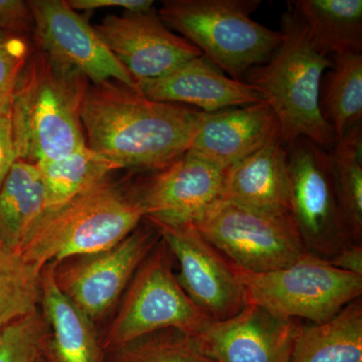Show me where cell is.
<instances>
[{"instance_id": "1", "label": "cell", "mask_w": 362, "mask_h": 362, "mask_svg": "<svg viewBox=\"0 0 362 362\" xmlns=\"http://www.w3.org/2000/svg\"><path fill=\"white\" fill-rule=\"evenodd\" d=\"M202 113L107 82L88 87L81 122L88 147L119 169L156 171L189 150Z\"/></svg>"}, {"instance_id": "2", "label": "cell", "mask_w": 362, "mask_h": 362, "mask_svg": "<svg viewBox=\"0 0 362 362\" xmlns=\"http://www.w3.org/2000/svg\"><path fill=\"white\" fill-rule=\"evenodd\" d=\"M88 87L82 74L42 49L28 58L8 115L18 159L40 164L87 145L81 107Z\"/></svg>"}, {"instance_id": "3", "label": "cell", "mask_w": 362, "mask_h": 362, "mask_svg": "<svg viewBox=\"0 0 362 362\" xmlns=\"http://www.w3.org/2000/svg\"><path fill=\"white\" fill-rule=\"evenodd\" d=\"M281 33L278 49L265 64L247 71L245 82L273 111L285 148L304 138L329 151L337 138L324 120L319 98L324 73L333 61L317 49L290 6L281 18Z\"/></svg>"}, {"instance_id": "4", "label": "cell", "mask_w": 362, "mask_h": 362, "mask_svg": "<svg viewBox=\"0 0 362 362\" xmlns=\"http://www.w3.org/2000/svg\"><path fill=\"white\" fill-rule=\"evenodd\" d=\"M143 218L134 190H125L108 177L45 214L20 255L40 269L58 265L116 246Z\"/></svg>"}, {"instance_id": "5", "label": "cell", "mask_w": 362, "mask_h": 362, "mask_svg": "<svg viewBox=\"0 0 362 362\" xmlns=\"http://www.w3.org/2000/svg\"><path fill=\"white\" fill-rule=\"evenodd\" d=\"M259 0H166L157 11L169 30L194 45L228 77L244 81L282 42L281 30L251 18Z\"/></svg>"}, {"instance_id": "6", "label": "cell", "mask_w": 362, "mask_h": 362, "mask_svg": "<svg viewBox=\"0 0 362 362\" xmlns=\"http://www.w3.org/2000/svg\"><path fill=\"white\" fill-rule=\"evenodd\" d=\"M237 270L247 303L284 320L326 322L350 302L361 298L362 277L340 270L329 259L306 252L292 265L251 273Z\"/></svg>"}, {"instance_id": "7", "label": "cell", "mask_w": 362, "mask_h": 362, "mask_svg": "<svg viewBox=\"0 0 362 362\" xmlns=\"http://www.w3.org/2000/svg\"><path fill=\"white\" fill-rule=\"evenodd\" d=\"M127 288L100 339L105 354L161 330L175 329L194 337L213 322L181 288L163 242L143 261Z\"/></svg>"}, {"instance_id": "8", "label": "cell", "mask_w": 362, "mask_h": 362, "mask_svg": "<svg viewBox=\"0 0 362 362\" xmlns=\"http://www.w3.org/2000/svg\"><path fill=\"white\" fill-rule=\"evenodd\" d=\"M192 225L242 271L279 270L292 265L307 252L292 214L272 216L221 199Z\"/></svg>"}, {"instance_id": "9", "label": "cell", "mask_w": 362, "mask_h": 362, "mask_svg": "<svg viewBox=\"0 0 362 362\" xmlns=\"http://www.w3.org/2000/svg\"><path fill=\"white\" fill-rule=\"evenodd\" d=\"M291 214L307 252L323 257L350 244L329 151L308 139L287 147Z\"/></svg>"}, {"instance_id": "10", "label": "cell", "mask_w": 362, "mask_h": 362, "mask_svg": "<svg viewBox=\"0 0 362 362\" xmlns=\"http://www.w3.org/2000/svg\"><path fill=\"white\" fill-rule=\"evenodd\" d=\"M156 243L154 232L137 228L110 249L73 257L59 263L54 272L57 284L95 323L122 296Z\"/></svg>"}, {"instance_id": "11", "label": "cell", "mask_w": 362, "mask_h": 362, "mask_svg": "<svg viewBox=\"0 0 362 362\" xmlns=\"http://www.w3.org/2000/svg\"><path fill=\"white\" fill-rule=\"evenodd\" d=\"M180 265L178 283L213 321L230 318L247 304L237 270L192 223H150Z\"/></svg>"}, {"instance_id": "12", "label": "cell", "mask_w": 362, "mask_h": 362, "mask_svg": "<svg viewBox=\"0 0 362 362\" xmlns=\"http://www.w3.org/2000/svg\"><path fill=\"white\" fill-rule=\"evenodd\" d=\"M28 4L40 49L78 71L94 85L118 82L138 90L135 81L109 51L94 26L66 1L32 0Z\"/></svg>"}, {"instance_id": "13", "label": "cell", "mask_w": 362, "mask_h": 362, "mask_svg": "<svg viewBox=\"0 0 362 362\" xmlns=\"http://www.w3.org/2000/svg\"><path fill=\"white\" fill-rule=\"evenodd\" d=\"M94 28L136 84L164 77L202 56L194 45L169 30L154 9L111 14Z\"/></svg>"}, {"instance_id": "14", "label": "cell", "mask_w": 362, "mask_h": 362, "mask_svg": "<svg viewBox=\"0 0 362 362\" xmlns=\"http://www.w3.org/2000/svg\"><path fill=\"white\" fill-rule=\"evenodd\" d=\"M225 169L187 152L135 189L149 223H192L207 209L223 199Z\"/></svg>"}, {"instance_id": "15", "label": "cell", "mask_w": 362, "mask_h": 362, "mask_svg": "<svg viewBox=\"0 0 362 362\" xmlns=\"http://www.w3.org/2000/svg\"><path fill=\"white\" fill-rule=\"evenodd\" d=\"M300 326L297 320L277 318L247 303L230 318L213 321L192 339L216 362H290Z\"/></svg>"}, {"instance_id": "16", "label": "cell", "mask_w": 362, "mask_h": 362, "mask_svg": "<svg viewBox=\"0 0 362 362\" xmlns=\"http://www.w3.org/2000/svg\"><path fill=\"white\" fill-rule=\"evenodd\" d=\"M277 134V119L265 101L213 113L204 112L188 152L226 170Z\"/></svg>"}, {"instance_id": "17", "label": "cell", "mask_w": 362, "mask_h": 362, "mask_svg": "<svg viewBox=\"0 0 362 362\" xmlns=\"http://www.w3.org/2000/svg\"><path fill=\"white\" fill-rule=\"evenodd\" d=\"M137 87L143 96L153 101L190 105L206 113L264 101L251 85L228 77L202 56Z\"/></svg>"}, {"instance_id": "18", "label": "cell", "mask_w": 362, "mask_h": 362, "mask_svg": "<svg viewBox=\"0 0 362 362\" xmlns=\"http://www.w3.org/2000/svg\"><path fill=\"white\" fill-rule=\"evenodd\" d=\"M225 201L272 216H290L287 149L280 134L226 171Z\"/></svg>"}, {"instance_id": "19", "label": "cell", "mask_w": 362, "mask_h": 362, "mask_svg": "<svg viewBox=\"0 0 362 362\" xmlns=\"http://www.w3.org/2000/svg\"><path fill=\"white\" fill-rule=\"evenodd\" d=\"M56 264L40 275L42 315L49 327L44 356L49 362H105V351L94 323L59 289Z\"/></svg>"}, {"instance_id": "20", "label": "cell", "mask_w": 362, "mask_h": 362, "mask_svg": "<svg viewBox=\"0 0 362 362\" xmlns=\"http://www.w3.org/2000/svg\"><path fill=\"white\" fill-rule=\"evenodd\" d=\"M47 213L39 168L18 159L0 187V245L20 254Z\"/></svg>"}, {"instance_id": "21", "label": "cell", "mask_w": 362, "mask_h": 362, "mask_svg": "<svg viewBox=\"0 0 362 362\" xmlns=\"http://www.w3.org/2000/svg\"><path fill=\"white\" fill-rule=\"evenodd\" d=\"M288 4L324 56L330 59L362 52L361 0H296Z\"/></svg>"}, {"instance_id": "22", "label": "cell", "mask_w": 362, "mask_h": 362, "mask_svg": "<svg viewBox=\"0 0 362 362\" xmlns=\"http://www.w3.org/2000/svg\"><path fill=\"white\" fill-rule=\"evenodd\" d=\"M290 362H362L361 298L326 322L300 326Z\"/></svg>"}, {"instance_id": "23", "label": "cell", "mask_w": 362, "mask_h": 362, "mask_svg": "<svg viewBox=\"0 0 362 362\" xmlns=\"http://www.w3.org/2000/svg\"><path fill=\"white\" fill-rule=\"evenodd\" d=\"M320 87V110L337 140L362 120V54L333 57Z\"/></svg>"}, {"instance_id": "24", "label": "cell", "mask_w": 362, "mask_h": 362, "mask_svg": "<svg viewBox=\"0 0 362 362\" xmlns=\"http://www.w3.org/2000/svg\"><path fill=\"white\" fill-rule=\"evenodd\" d=\"M35 165L44 181L47 213L63 206L119 169L88 145L57 160Z\"/></svg>"}, {"instance_id": "25", "label": "cell", "mask_w": 362, "mask_h": 362, "mask_svg": "<svg viewBox=\"0 0 362 362\" xmlns=\"http://www.w3.org/2000/svg\"><path fill=\"white\" fill-rule=\"evenodd\" d=\"M338 202L350 235L362 233V126H354L329 150Z\"/></svg>"}, {"instance_id": "26", "label": "cell", "mask_w": 362, "mask_h": 362, "mask_svg": "<svg viewBox=\"0 0 362 362\" xmlns=\"http://www.w3.org/2000/svg\"><path fill=\"white\" fill-rule=\"evenodd\" d=\"M42 270L0 245V331L39 312Z\"/></svg>"}, {"instance_id": "27", "label": "cell", "mask_w": 362, "mask_h": 362, "mask_svg": "<svg viewBox=\"0 0 362 362\" xmlns=\"http://www.w3.org/2000/svg\"><path fill=\"white\" fill-rule=\"evenodd\" d=\"M108 352L105 362H216L197 349L192 337L175 329L152 333Z\"/></svg>"}, {"instance_id": "28", "label": "cell", "mask_w": 362, "mask_h": 362, "mask_svg": "<svg viewBox=\"0 0 362 362\" xmlns=\"http://www.w3.org/2000/svg\"><path fill=\"white\" fill-rule=\"evenodd\" d=\"M49 327L40 312L0 331V362H37L44 354Z\"/></svg>"}, {"instance_id": "29", "label": "cell", "mask_w": 362, "mask_h": 362, "mask_svg": "<svg viewBox=\"0 0 362 362\" xmlns=\"http://www.w3.org/2000/svg\"><path fill=\"white\" fill-rule=\"evenodd\" d=\"M28 56V42L21 35L0 30V115H9Z\"/></svg>"}, {"instance_id": "30", "label": "cell", "mask_w": 362, "mask_h": 362, "mask_svg": "<svg viewBox=\"0 0 362 362\" xmlns=\"http://www.w3.org/2000/svg\"><path fill=\"white\" fill-rule=\"evenodd\" d=\"M32 23L28 1L0 0V30L21 35L28 30Z\"/></svg>"}, {"instance_id": "31", "label": "cell", "mask_w": 362, "mask_h": 362, "mask_svg": "<svg viewBox=\"0 0 362 362\" xmlns=\"http://www.w3.org/2000/svg\"><path fill=\"white\" fill-rule=\"evenodd\" d=\"M69 6L74 11H90L105 7H119L125 13H147L153 9L151 0H69Z\"/></svg>"}, {"instance_id": "32", "label": "cell", "mask_w": 362, "mask_h": 362, "mask_svg": "<svg viewBox=\"0 0 362 362\" xmlns=\"http://www.w3.org/2000/svg\"><path fill=\"white\" fill-rule=\"evenodd\" d=\"M18 159L11 118L8 115H0V187Z\"/></svg>"}, {"instance_id": "33", "label": "cell", "mask_w": 362, "mask_h": 362, "mask_svg": "<svg viewBox=\"0 0 362 362\" xmlns=\"http://www.w3.org/2000/svg\"><path fill=\"white\" fill-rule=\"evenodd\" d=\"M331 264L340 270L362 277V247L361 245L349 244L342 247L329 259Z\"/></svg>"}, {"instance_id": "34", "label": "cell", "mask_w": 362, "mask_h": 362, "mask_svg": "<svg viewBox=\"0 0 362 362\" xmlns=\"http://www.w3.org/2000/svg\"><path fill=\"white\" fill-rule=\"evenodd\" d=\"M37 362H49L47 359L45 358L44 354H42V357H40V361Z\"/></svg>"}]
</instances>
